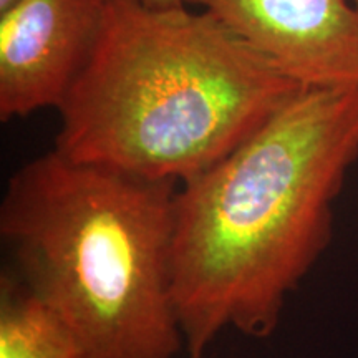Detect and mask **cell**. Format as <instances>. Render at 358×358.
I'll use <instances>...</instances> for the list:
<instances>
[{
    "label": "cell",
    "instance_id": "6da1fadb",
    "mask_svg": "<svg viewBox=\"0 0 358 358\" xmlns=\"http://www.w3.org/2000/svg\"><path fill=\"white\" fill-rule=\"evenodd\" d=\"M358 159V87L303 90L198 176L174 204V297L191 358L224 330L275 332L334 234Z\"/></svg>",
    "mask_w": 358,
    "mask_h": 358
},
{
    "label": "cell",
    "instance_id": "7a4b0ae2",
    "mask_svg": "<svg viewBox=\"0 0 358 358\" xmlns=\"http://www.w3.org/2000/svg\"><path fill=\"white\" fill-rule=\"evenodd\" d=\"M211 13L106 0L96 48L58 108V153L181 185L303 92Z\"/></svg>",
    "mask_w": 358,
    "mask_h": 358
},
{
    "label": "cell",
    "instance_id": "3957f363",
    "mask_svg": "<svg viewBox=\"0 0 358 358\" xmlns=\"http://www.w3.org/2000/svg\"><path fill=\"white\" fill-rule=\"evenodd\" d=\"M179 182L82 163L57 150L8 179L0 237L29 292L85 358H174Z\"/></svg>",
    "mask_w": 358,
    "mask_h": 358
},
{
    "label": "cell",
    "instance_id": "277c9868",
    "mask_svg": "<svg viewBox=\"0 0 358 358\" xmlns=\"http://www.w3.org/2000/svg\"><path fill=\"white\" fill-rule=\"evenodd\" d=\"M306 90L358 87L352 0H187Z\"/></svg>",
    "mask_w": 358,
    "mask_h": 358
},
{
    "label": "cell",
    "instance_id": "5b68a950",
    "mask_svg": "<svg viewBox=\"0 0 358 358\" xmlns=\"http://www.w3.org/2000/svg\"><path fill=\"white\" fill-rule=\"evenodd\" d=\"M106 0H20L0 13V120L60 108L87 69Z\"/></svg>",
    "mask_w": 358,
    "mask_h": 358
},
{
    "label": "cell",
    "instance_id": "8992f818",
    "mask_svg": "<svg viewBox=\"0 0 358 358\" xmlns=\"http://www.w3.org/2000/svg\"><path fill=\"white\" fill-rule=\"evenodd\" d=\"M0 358H85L69 330L13 272L0 280Z\"/></svg>",
    "mask_w": 358,
    "mask_h": 358
},
{
    "label": "cell",
    "instance_id": "52a82bcc",
    "mask_svg": "<svg viewBox=\"0 0 358 358\" xmlns=\"http://www.w3.org/2000/svg\"><path fill=\"white\" fill-rule=\"evenodd\" d=\"M138 2L153 10H174V8L186 7L187 0H138Z\"/></svg>",
    "mask_w": 358,
    "mask_h": 358
},
{
    "label": "cell",
    "instance_id": "ba28073f",
    "mask_svg": "<svg viewBox=\"0 0 358 358\" xmlns=\"http://www.w3.org/2000/svg\"><path fill=\"white\" fill-rule=\"evenodd\" d=\"M20 0H0V13L7 12L8 8H12L13 6H17Z\"/></svg>",
    "mask_w": 358,
    "mask_h": 358
},
{
    "label": "cell",
    "instance_id": "9c48e42d",
    "mask_svg": "<svg viewBox=\"0 0 358 358\" xmlns=\"http://www.w3.org/2000/svg\"><path fill=\"white\" fill-rule=\"evenodd\" d=\"M352 2H353V3H355V6L358 7V0H352Z\"/></svg>",
    "mask_w": 358,
    "mask_h": 358
}]
</instances>
